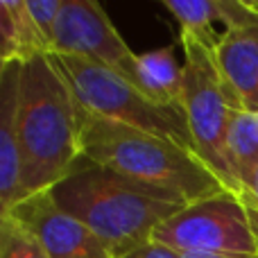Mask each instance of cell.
Instances as JSON below:
<instances>
[{"label": "cell", "mask_w": 258, "mask_h": 258, "mask_svg": "<svg viewBox=\"0 0 258 258\" xmlns=\"http://www.w3.org/2000/svg\"><path fill=\"white\" fill-rule=\"evenodd\" d=\"M179 41L183 48L181 104L190 129L192 150L231 190L227 141L233 118L242 111L240 102L220 73L215 54L188 36L179 34Z\"/></svg>", "instance_id": "obj_5"}, {"label": "cell", "mask_w": 258, "mask_h": 258, "mask_svg": "<svg viewBox=\"0 0 258 258\" xmlns=\"http://www.w3.org/2000/svg\"><path fill=\"white\" fill-rule=\"evenodd\" d=\"M0 258H50L41 242L12 215H0Z\"/></svg>", "instance_id": "obj_15"}, {"label": "cell", "mask_w": 258, "mask_h": 258, "mask_svg": "<svg viewBox=\"0 0 258 258\" xmlns=\"http://www.w3.org/2000/svg\"><path fill=\"white\" fill-rule=\"evenodd\" d=\"M52 54L95 61L129 84L136 75L138 54L132 52L102 5L95 0H63L54 25Z\"/></svg>", "instance_id": "obj_7"}, {"label": "cell", "mask_w": 258, "mask_h": 258, "mask_svg": "<svg viewBox=\"0 0 258 258\" xmlns=\"http://www.w3.org/2000/svg\"><path fill=\"white\" fill-rule=\"evenodd\" d=\"M122 258H181V254L174 251L172 247H165L156 240H150V242H145L143 247H138V249H134L132 254H127Z\"/></svg>", "instance_id": "obj_17"}, {"label": "cell", "mask_w": 258, "mask_h": 258, "mask_svg": "<svg viewBox=\"0 0 258 258\" xmlns=\"http://www.w3.org/2000/svg\"><path fill=\"white\" fill-rule=\"evenodd\" d=\"M231 190L240 192L258 174V113L240 111L231 122L227 141Z\"/></svg>", "instance_id": "obj_14"}, {"label": "cell", "mask_w": 258, "mask_h": 258, "mask_svg": "<svg viewBox=\"0 0 258 258\" xmlns=\"http://www.w3.org/2000/svg\"><path fill=\"white\" fill-rule=\"evenodd\" d=\"M63 0H27V9L43 36L48 39L50 50H52V36H54V25H57L59 12H61Z\"/></svg>", "instance_id": "obj_16"}, {"label": "cell", "mask_w": 258, "mask_h": 258, "mask_svg": "<svg viewBox=\"0 0 258 258\" xmlns=\"http://www.w3.org/2000/svg\"><path fill=\"white\" fill-rule=\"evenodd\" d=\"M132 86H136L145 98L156 104H163V107L181 104L183 66L174 59V50L156 48L138 54Z\"/></svg>", "instance_id": "obj_13"}, {"label": "cell", "mask_w": 258, "mask_h": 258, "mask_svg": "<svg viewBox=\"0 0 258 258\" xmlns=\"http://www.w3.org/2000/svg\"><path fill=\"white\" fill-rule=\"evenodd\" d=\"M240 195L245 197V200H249L251 204H256L258 206V174H256V179L249 183V186L245 188V190H240Z\"/></svg>", "instance_id": "obj_19"}, {"label": "cell", "mask_w": 258, "mask_h": 258, "mask_svg": "<svg viewBox=\"0 0 258 258\" xmlns=\"http://www.w3.org/2000/svg\"><path fill=\"white\" fill-rule=\"evenodd\" d=\"M152 240L179 254H256L258 229L249 204L238 192L222 190L188 204L154 231Z\"/></svg>", "instance_id": "obj_6"}, {"label": "cell", "mask_w": 258, "mask_h": 258, "mask_svg": "<svg viewBox=\"0 0 258 258\" xmlns=\"http://www.w3.org/2000/svg\"><path fill=\"white\" fill-rule=\"evenodd\" d=\"M48 57L57 73L71 86L77 102L89 113L127 127L143 129L161 138H170L192 150L183 104L163 107V104L152 102L120 75L89 59L63 57V54H48Z\"/></svg>", "instance_id": "obj_4"}, {"label": "cell", "mask_w": 258, "mask_h": 258, "mask_svg": "<svg viewBox=\"0 0 258 258\" xmlns=\"http://www.w3.org/2000/svg\"><path fill=\"white\" fill-rule=\"evenodd\" d=\"M80 116L82 104L50 57L23 63L18 116L23 200L54 188L82 159Z\"/></svg>", "instance_id": "obj_2"}, {"label": "cell", "mask_w": 258, "mask_h": 258, "mask_svg": "<svg viewBox=\"0 0 258 258\" xmlns=\"http://www.w3.org/2000/svg\"><path fill=\"white\" fill-rule=\"evenodd\" d=\"M163 7L177 18L181 36L213 54L233 32L258 25V9L251 0H163Z\"/></svg>", "instance_id": "obj_9"}, {"label": "cell", "mask_w": 258, "mask_h": 258, "mask_svg": "<svg viewBox=\"0 0 258 258\" xmlns=\"http://www.w3.org/2000/svg\"><path fill=\"white\" fill-rule=\"evenodd\" d=\"M50 195L59 209L84 222L113 258L150 242L161 224L188 206L174 192L129 179L84 156L66 179L50 188Z\"/></svg>", "instance_id": "obj_1"}, {"label": "cell", "mask_w": 258, "mask_h": 258, "mask_svg": "<svg viewBox=\"0 0 258 258\" xmlns=\"http://www.w3.org/2000/svg\"><path fill=\"white\" fill-rule=\"evenodd\" d=\"M80 152L93 163L170 190L188 204L229 190L192 150L170 138L100 118L84 107L80 116Z\"/></svg>", "instance_id": "obj_3"}, {"label": "cell", "mask_w": 258, "mask_h": 258, "mask_svg": "<svg viewBox=\"0 0 258 258\" xmlns=\"http://www.w3.org/2000/svg\"><path fill=\"white\" fill-rule=\"evenodd\" d=\"M3 215H12L23 224L50 258H113L107 245L84 222L59 209L50 190L25 197Z\"/></svg>", "instance_id": "obj_8"}, {"label": "cell", "mask_w": 258, "mask_h": 258, "mask_svg": "<svg viewBox=\"0 0 258 258\" xmlns=\"http://www.w3.org/2000/svg\"><path fill=\"white\" fill-rule=\"evenodd\" d=\"M251 5H254V7L258 9V0H251Z\"/></svg>", "instance_id": "obj_20"}, {"label": "cell", "mask_w": 258, "mask_h": 258, "mask_svg": "<svg viewBox=\"0 0 258 258\" xmlns=\"http://www.w3.org/2000/svg\"><path fill=\"white\" fill-rule=\"evenodd\" d=\"M181 258H258L256 254H181Z\"/></svg>", "instance_id": "obj_18"}, {"label": "cell", "mask_w": 258, "mask_h": 258, "mask_svg": "<svg viewBox=\"0 0 258 258\" xmlns=\"http://www.w3.org/2000/svg\"><path fill=\"white\" fill-rule=\"evenodd\" d=\"M215 61L242 111L258 113V25L233 32L215 52Z\"/></svg>", "instance_id": "obj_11"}, {"label": "cell", "mask_w": 258, "mask_h": 258, "mask_svg": "<svg viewBox=\"0 0 258 258\" xmlns=\"http://www.w3.org/2000/svg\"><path fill=\"white\" fill-rule=\"evenodd\" d=\"M52 54L48 39L30 16L27 0H0V66L27 63Z\"/></svg>", "instance_id": "obj_12"}, {"label": "cell", "mask_w": 258, "mask_h": 258, "mask_svg": "<svg viewBox=\"0 0 258 258\" xmlns=\"http://www.w3.org/2000/svg\"><path fill=\"white\" fill-rule=\"evenodd\" d=\"M21 80L23 63L0 66V215L23 200L21 161Z\"/></svg>", "instance_id": "obj_10"}]
</instances>
